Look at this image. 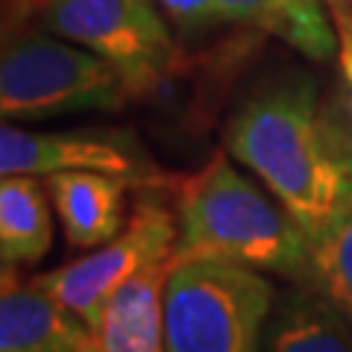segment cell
<instances>
[{
	"mask_svg": "<svg viewBox=\"0 0 352 352\" xmlns=\"http://www.w3.org/2000/svg\"><path fill=\"white\" fill-rule=\"evenodd\" d=\"M0 352H100L97 332L80 314L24 279L18 267H3L0 285Z\"/></svg>",
	"mask_w": 352,
	"mask_h": 352,
	"instance_id": "ba28073f",
	"label": "cell"
},
{
	"mask_svg": "<svg viewBox=\"0 0 352 352\" xmlns=\"http://www.w3.org/2000/svg\"><path fill=\"white\" fill-rule=\"evenodd\" d=\"M53 200L38 176L0 182V258L3 267L38 264L53 247Z\"/></svg>",
	"mask_w": 352,
	"mask_h": 352,
	"instance_id": "7c38bea8",
	"label": "cell"
},
{
	"mask_svg": "<svg viewBox=\"0 0 352 352\" xmlns=\"http://www.w3.org/2000/svg\"><path fill=\"white\" fill-rule=\"evenodd\" d=\"M170 267L173 256L135 273L109 296L94 326L100 352H168L164 285H168Z\"/></svg>",
	"mask_w": 352,
	"mask_h": 352,
	"instance_id": "30bf717a",
	"label": "cell"
},
{
	"mask_svg": "<svg viewBox=\"0 0 352 352\" xmlns=\"http://www.w3.org/2000/svg\"><path fill=\"white\" fill-rule=\"evenodd\" d=\"M62 232L74 250H97L126 229V188L118 176L65 170L44 176Z\"/></svg>",
	"mask_w": 352,
	"mask_h": 352,
	"instance_id": "9c48e42d",
	"label": "cell"
},
{
	"mask_svg": "<svg viewBox=\"0 0 352 352\" xmlns=\"http://www.w3.org/2000/svg\"><path fill=\"white\" fill-rule=\"evenodd\" d=\"M261 352H352V320L314 285L273 302Z\"/></svg>",
	"mask_w": 352,
	"mask_h": 352,
	"instance_id": "8fae6325",
	"label": "cell"
},
{
	"mask_svg": "<svg viewBox=\"0 0 352 352\" xmlns=\"http://www.w3.org/2000/svg\"><path fill=\"white\" fill-rule=\"evenodd\" d=\"M335 6V18H338V53H340V109L335 118H323L326 132L332 138L335 150L344 156L346 162H352V15L346 9H340V3Z\"/></svg>",
	"mask_w": 352,
	"mask_h": 352,
	"instance_id": "9a60e30c",
	"label": "cell"
},
{
	"mask_svg": "<svg viewBox=\"0 0 352 352\" xmlns=\"http://www.w3.org/2000/svg\"><path fill=\"white\" fill-rule=\"evenodd\" d=\"M176 223L173 261H226L311 282V244L302 226L223 150L176 182Z\"/></svg>",
	"mask_w": 352,
	"mask_h": 352,
	"instance_id": "7a4b0ae2",
	"label": "cell"
},
{
	"mask_svg": "<svg viewBox=\"0 0 352 352\" xmlns=\"http://www.w3.org/2000/svg\"><path fill=\"white\" fill-rule=\"evenodd\" d=\"M138 91L112 62L59 36L6 41L0 59V112L6 124L74 112H118Z\"/></svg>",
	"mask_w": 352,
	"mask_h": 352,
	"instance_id": "277c9868",
	"label": "cell"
},
{
	"mask_svg": "<svg viewBox=\"0 0 352 352\" xmlns=\"http://www.w3.org/2000/svg\"><path fill=\"white\" fill-rule=\"evenodd\" d=\"M156 3L164 12V18L185 36H200V32L212 30L220 21H226L217 0H156Z\"/></svg>",
	"mask_w": 352,
	"mask_h": 352,
	"instance_id": "2e32d148",
	"label": "cell"
},
{
	"mask_svg": "<svg viewBox=\"0 0 352 352\" xmlns=\"http://www.w3.org/2000/svg\"><path fill=\"white\" fill-rule=\"evenodd\" d=\"M223 144L288 208L308 241L332 223L352 191V162L329 138L308 76H282L256 88L229 118Z\"/></svg>",
	"mask_w": 352,
	"mask_h": 352,
	"instance_id": "6da1fadb",
	"label": "cell"
},
{
	"mask_svg": "<svg viewBox=\"0 0 352 352\" xmlns=\"http://www.w3.org/2000/svg\"><path fill=\"white\" fill-rule=\"evenodd\" d=\"M226 21L264 30L314 62L332 59L338 47L323 0H217Z\"/></svg>",
	"mask_w": 352,
	"mask_h": 352,
	"instance_id": "4fadbf2b",
	"label": "cell"
},
{
	"mask_svg": "<svg viewBox=\"0 0 352 352\" xmlns=\"http://www.w3.org/2000/svg\"><path fill=\"white\" fill-rule=\"evenodd\" d=\"M176 238L179 223L173 212L159 203H138L118 238L62 267L36 273L32 279L94 329L109 296L150 264L168 261L176 250Z\"/></svg>",
	"mask_w": 352,
	"mask_h": 352,
	"instance_id": "8992f818",
	"label": "cell"
},
{
	"mask_svg": "<svg viewBox=\"0 0 352 352\" xmlns=\"http://www.w3.org/2000/svg\"><path fill=\"white\" fill-rule=\"evenodd\" d=\"M311 244V282L352 320V191Z\"/></svg>",
	"mask_w": 352,
	"mask_h": 352,
	"instance_id": "5bb4252c",
	"label": "cell"
},
{
	"mask_svg": "<svg viewBox=\"0 0 352 352\" xmlns=\"http://www.w3.org/2000/svg\"><path fill=\"white\" fill-rule=\"evenodd\" d=\"M65 170H91L118 176L129 185L156 188L164 176L126 141L97 132H36L18 124L0 129V173L3 176H50Z\"/></svg>",
	"mask_w": 352,
	"mask_h": 352,
	"instance_id": "52a82bcc",
	"label": "cell"
},
{
	"mask_svg": "<svg viewBox=\"0 0 352 352\" xmlns=\"http://www.w3.org/2000/svg\"><path fill=\"white\" fill-rule=\"evenodd\" d=\"M273 302L267 273L226 261H173L164 285L168 352H261Z\"/></svg>",
	"mask_w": 352,
	"mask_h": 352,
	"instance_id": "3957f363",
	"label": "cell"
},
{
	"mask_svg": "<svg viewBox=\"0 0 352 352\" xmlns=\"http://www.w3.org/2000/svg\"><path fill=\"white\" fill-rule=\"evenodd\" d=\"M338 3H352V0H338Z\"/></svg>",
	"mask_w": 352,
	"mask_h": 352,
	"instance_id": "e0dca14e",
	"label": "cell"
},
{
	"mask_svg": "<svg viewBox=\"0 0 352 352\" xmlns=\"http://www.w3.org/2000/svg\"><path fill=\"white\" fill-rule=\"evenodd\" d=\"M41 27L112 62L138 94L176 62V44L156 0H41Z\"/></svg>",
	"mask_w": 352,
	"mask_h": 352,
	"instance_id": "5b68a950",
	"label": "cell"
}]
</instances>
